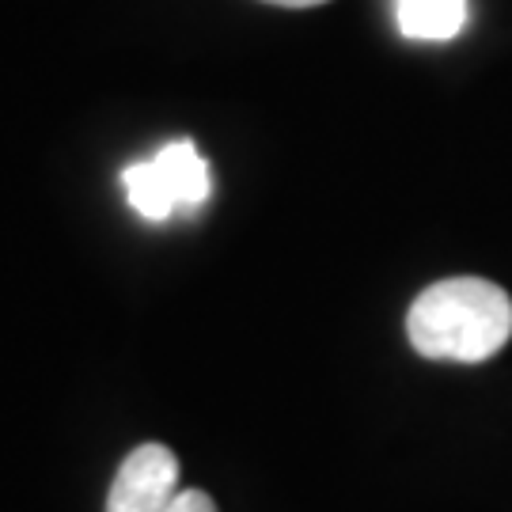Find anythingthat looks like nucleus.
Wrapping results in <instances>:
<instances>
[{
	"label": "nucleus",
	"mask_w": 512,
	"mask_h": 512,
	"mask_svg": "<svg viewBox=\"0 0 512 512\" xmlns=\"http://www.w3.org/2000/svg\"><path fill=\"white\" fill-rule=\"evenodd\" d=\"M406 334L429 361H490L512 338V300L494 281L448 277L410 304Z\"/></svg>",
	"instance_id": "nucleus-1"
},
{
	"label": "nucleus",
	"mask_w": 512,
	"mask_h": 512,
	"mask_svg": "<svg viewBox=\"0 0 512 512\" xmlns=\"http://www.w3.org/2000/svg\"><path fill=\"white\" fill-rule=\"evenodd\" d=\"M266 4H277V8H315V4H327V0H266Z\"/></svg>",
	"instance_id": "nucleus-7"
},
{
	"label": "nucleus",
	"mask_w": 512,
	"mask_h": 512,
	"mask_svg": "<svg viewBox=\"0 0 512 512\" xmlns=\"http://www.w3.org/2000/svg\"><path fill=\"white\" fill-rule=\"evenodd\" d=\"M152 160L164 171L167 186H171V198L179 205V217H186V213H194V209H202L209 202V190H213V183H209V164H205L202 152L190 145V141H171Z\"/></svg>",
	"instance_id": "nucleus-3"
},
{
	"label": "nucleus",
	"mask_w": 512,
	"mask_h": 512,
	"mask_svg": "<svg viewBox=\"0 0 512 512\" xmlns=\"http://www.w3.org/2000/svg\"><path fill=\"white\" fill-rule=\"evenodd\" d=\"M179 497V459L164 444H141L118 467L107 512H167Z\"/></svg>",
	"instance_id": "nucleus-2"
},
{
	"label": "nucleus",
	"mask_w": 512,
	"mask_h": 512,
	"mask_svg": "<svg viewBox=\"0 0 512 512\" xmlns=\"http://www.w3.org/2000/svg\"><path fill=\"white\" fill-rule=\"evenodd\" d=\"M122 186H126L129 205L141 213L145 220H171L179 217V205L171 198V186H167L164 171L156 167V160H141V164H129L122 171Z\"/></svg>",
	"instance_id": "nucleus-5"
},
{
	"label": "nucleus",
	"mask_w": 512,
	"mask_h": 512,
	"mask_svg": "<svg viewBox=\"0 0 512 512\" xmlns=\"http://www.w3.org/2000/svg\"><path fill=\"white\" fill-rule=\"evenodd\" d=\"M395 16L410 42H448L467 23V0H395Z\"/></svg>",
	"instance_id": "nucleus-4"
},
{
	"label": "nucleus",
	"mask_w": 512,
	"mask_h": 512,
	"mask_svg": "<svg viewBox=\"0 0 512 512\" xmlns=\"http://www.w3.org/2000/svg\"><path fill=\"white\" fill-rule=\"evenodd\" d=\"M167 512H217V505L202 490H179V497L167 505Z\"/></svg>",
	"instance_id": "nucleus-6"
}]
</instances>
